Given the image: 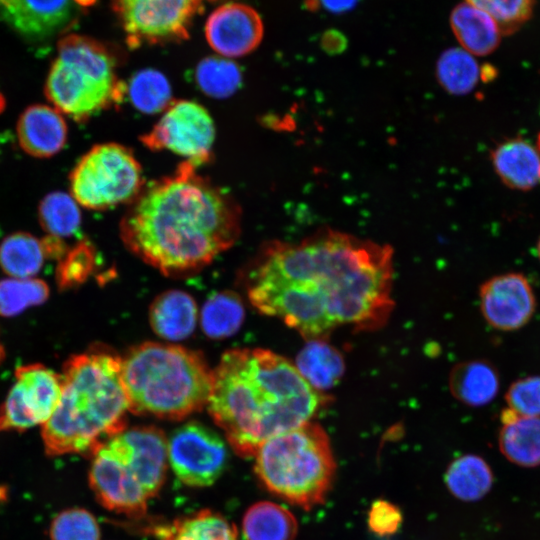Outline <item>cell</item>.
<instances>
[{
  "label": "cell",
  "mask_w": 540,
  "mask_h": 540,
  "mask_svg": "<svg viewBox=\"0 0 540 540\" xmlns=\"http://www.w3.org/2000/svg\"><path fill=\"white\" fill-rule=\"evenodd\" d=\"M121 364L120 356L103 348L68 359L59 403L42 426L48 454L93 452L125 428L129 403Z\"/></svg>",
  "instance_id": "277c9868"
},
{
  "label": "cell",
  "mask_w": 540,
  "mask_h": 540,
  "mask_svg": "<svg viewBox=\"0 0 540 540\" xmlns=\"http://www.w3.org/2000/svg\"><path fill=\"white\" fill-rule=\"evenodd\" d=\"M132 470L150 498L164 484L167 471V440L155 426L124 428L106 440Z\"/></svg>",
  "instance_id": "5bb4252c"
},
{
  "label": "cell",
  "mask_w": 540,
  "mask_h": 540,
  "mask_svg": "<svg viewBox=\"0 0 540 540\" xmlns=\"http://www.w3.org/2000/svg\"><path fill=\"white\" fill-rule=\"evenodd\" d=\"M127 86L117 75V58L99 41L70 34L58 41L45 93L53 107L77 121L120 103Z\"/></svg>",
  "instance_id": "52a82bcc"
},
{
  "label": "cell",
  "mask_w": 540,
  "mask_h": 540,
  "mask_svg": "<svg viewBox=\"0 0 540 540\" xmlns=\"http://www.w3.org/2000/svg\"><path fill=\"white\" fill-rule=\"evenodd\" d=\"M304 380L316 391L334 387L342 378V354L326 340H309L300 350L295 364Z\"/></svg>",
  "instance_id": "cb8c5ba5"
},
{
  "label": "cell",
  "mask_w": 540,
  "mask_h": 540,
  "mask_svg": "<svg viewBox=\"0 0 540 540\" xmlns=\"http://www.w3.org/2000/svg\"><path fill=\"white\" fill-rule=\"evenodd\" d=\"M51 540H99L100 530L94 516L85 509L61 512L52 522Z\"/></svg>",
  "instance_id": "d590c367"
},
{
  "label": "cell",
  "mask_w": 540,
  "mask_h": 540,
  "mask_svg": "<svg viewBox=\"0 0 540 540\" xmlns=\"http://www.w3.org/2000/svg\"><path fill=\"white\" fill-rule=\"evenodd\" d=\"M92 0H74V2L78 5H89Z\"/></svg>",
  "instance_id": "60d3db41"
},
{
  "label": "cell",
  "mask_w": 540,
  "mask_h": 540,
  "mask_svg": "<svg viewBox=\"0 0 540 540\" xmlns=\"http://www.w3.org/2000/svg\"><path fill=\"white\" fill-rule=\"evenodd\" d=\"M244 315V307L237 294L230 291L217 292L203 305L202 329L212 339H223L238 331Z\"/></svg>",
  "instance_id": "f1b7e54d"
},
{
  "label": "cell",
  "mask_w": 540,
  "mask_h": 540,
  "mask_svg": "<svg viewBox=\"0 0 540 540\" xmlns=\"http://www.w3.org/2000/svg\"><path fill=\"white\" fill-rule=\"evenodd\" d=\"M49 295L47 284L37 278L11 277L0 281V315L9 317L43 303Z\"/></svg>",
  "instance_id": "d6a6232c"
},
{
  "label": "cell",
  "mask_w": 540,
  "mask_h": 540,
  "mask_svg": "<svg viewBox=\"0 0 540 540\" xmlns=\"http://www.w3.org/2000/svg\"><path fill=\"white\" fill-rule=\"evenodd\" d=\"M47 254L44 241L28 233H15L0 244V266L11 277L31 278L39 272Z\"/></svg>",
  "instance_id": "4316f807"
},
{
  "label": "cell",
  "mask_w": 540,
  "mask_h": 540,
  "mask_svg": "<svg viewBox=\"0 0 540 540\" xmlns=\"http://www.w3.org/2000/svg\"><path fill=\"white\" fill-rule=\"evenodd\" d=\"M402 522L400 509L387 500L373 502L368 513V527L374 534L384 537L396 533Z\"/></svg>",
  "instance_id": "f35d334b"
},
{
  "label": "cell",
  "mask_w": 540,
  "mask_h": 540,
  "mask_svg": "<svg viewBox=\"0 0 540 540\" xmlns=\"http://www.w3.org/2000/svg\"><path fill=\"white\" fill-rule=\"evenodd\" d=\"M452 395L469 406L491 402L499 390V378L491 364L482 360L459 363L449 374Z\"/></svg>",
  "instance_id": "603a6c76"
},
{
  "label": "cell",
  "mask_w": 540,
  "mask_h": 540,
  "mask_svg": "<svg viewBox=\"0 0 540 540\" xmlns=\"http://www.w3.org/2000/svg\"><path fill=\"white\" fill-rule=\"evenodd\" d=\"M39 220L49 236H70L79 229L81 223L79 204L71 194L52 192L40 203Z\"/></svg>",
  "instance_id": "1f68e13d"
},
{
  "label": "cell",
  "mask_w": 540,
  "mask_h": 540,
  "mask_svg": "<svg viewBox=\"0 0 540 540\" xmlns=\"http://www.w3.org/2000/svg\"><path fill=\"white\" fill-rule=\"evenodd\" d=\"M245 278L253 306L307 341L341 326L378 330L394 307L391 246L329 228L264 244Z\"/></svg>",
  "instance_id": "6da1fadb"
},
{
  "label": "cell",
  "mask_w": 540,
  "mask_h": 540,
  "mask_svg": "<svg viewBox=\"0 0 540 540\" xmlns=\"http://www.w3.org/2000/svg\"><path fill=\"white\" fill-rule=\"evenodd\" d=\"M131 47L188 37L201 0H111Z\"/></svg>",
  "instance_id": "30bf717a"
},
{
  "label": "cell",
  "mask_w": 540,
  "mask_h": 540,
  "mask_svg": "<svg viewBox=\"0 0 540 540\" xmlns=\"http://www.w3.org/2000/svg\"><path fill=\"white\" fill-rule=\"evenodd\" d=\"M537 255L540 260V238L538 239V242H537Z\"/></svg>",
  "instance_id": "7bdbcfd3"
},
{
  "label": "cell",
  "mask_w": 540,
  "mask_h": 540,
  "mask_svg": "<svg viewBox=\"0 0 540 540\" xmlns=\"http://www.w3.org/2000/svg\"><path fill=\"white\" fill-rule=\"evenodd\" d=\"M92 454L89 483L96 499L108 510L143 516L149 497L128 465L106 441Z\"/></svg>",
  "instance_id": "4fadbf2b"
},
{
  "label": "cell",
  "mask_w": 540,
  "mask_h": 540,
  "mask_svg": "<svg viewBox=\"0 0 540 540\" xmlns=\"http://www.w3.org/2000/svg\"><path fill=\"white\" fill-rule=\"evenodd\" d=\"M480 309L484 319L495 329L512 331L523 327L536 309L534 291L520 273L490 278L480 288Z\"/></svg>",
  "instance_id": "9a60e30c"
},
{
  "label": "cell",
  "mask_w": 540,
  "mask_h": 540,
  "mask_svg": "<svg viewBox=\"0 0 540 540\" xmlns=\"http://www.w3.org/2000/svg\"><path fill=\"white\" fill-rule=\"evenodd\" d=\"M74 0H0V20L18 35L42 41L63 31L74 19Z\"/></svg>",
  "instance_id": "e0dca14e"
},
{
  "label": "cell",
  "mask_w": 540,
  "mask_h": 540,
  "mask_svg": "<svg viewBox=\"0 0 540 540\" xmlns=\"http://www.w3.org/2000/svg\"><path fill=\"white\" fill-rule=\"evenodd\" d=\"M127 93L134 107L147 114L163 112L172 103L170 84L155 69H143L132 76Z\"/></svg>",
  "instance_id": "4dcf8cb0"
},
{
  "label": "cell",
  "mask_w": 540,
  "mask_h": 540,
  "mask_svg": "<svg viewBox=\"0 0 540 540\" xmlns=\"http://www.w3.org/2000/svg\"><path fill=\"white\" fill-rule=\"evenodd\" d=\"M486 13L502 36L518 31L532 16L536 0H465Z\"/></svg>",
  "instance_id": "e575fe53"
},
{
  "label": "cell",
  "mask_w": 540,
  "mask_h": 540,
  "mask_svg": "<svg viewBox=\"0 0 540 540\" xmlns=\"http://www.w3.org/2000/svg\"><path fill=\"white\" fill-rule=\"evenodd\" d=\"M4 357V350H3V346L1 344V341H0V362L2 361Z\"/></svg>",
  "instance_id": "b9f144b4"
},
{
  "label": "cell",
  "mask_w": 540,
  "mask_h": 540,
  "mask_svg": "<svg viewBox=\"0 0 540 540\" xmlns=\"http://www.w3.org/2000/svg\"><path fill=\"white\" fill-rule=\"evenodd\" d=\"M142 168L133 152L118 143L92 147L73 168L71 195L91 210L129 204L144 187Z\"/></svg>",
  "instance_id": "ba28073f"
},
{
  "label": "cell",
  "mask_w": 540,
  "mask_h": 540,
  "mask_svg": "<svg viewBox=\"0 0 540 540\" xmlns=\"http://www.w3.org/2000/svg\"><path fill=\"white\" fill-rule=\"evenodd\" d=\"M215 126L207 109L191 100H177L163 111L141 142L153 151L167 150L196 165L212 155Z\"/></svg>",
  "instance_id": "9c48e42d"
},
{
  "label": "cell",
  "mask_w": 540,
  "mask_h": 540,
  "mask_svg": "<svg viewBox=\"0 0 540 540\" xmlns=\"http://www.w3.org/2000/svg\"><path fill=\"white\" fill-rule=\"evenodd\" d=\"M15 378L0 407V432L43 426L61 397L62 375L42 364L19 367Z\"/></svg>",
  "instance_id": "8fae6325"
},
{
  "label": "cell",
  "mask_w": 540,
  "mask_h": 540,
  "mask_svg": "<svg viewBox=\"0 0 540 540\" xmlns=\"http://www.w3.org/2000/svg\"><path fill=\"white\" fill-rule=\"evenodd\" d=\"M326 402L288 359L243 348L221 357L207 406L233 450L252 457L268 439L311 421Z\"/></svg>",
  "instance_id": "3957f363"
},
{
  "label": "cell",
  "mask_w": 540,
  "mask_h": 540,
  "mask_svg": "<svg viewBox=\"0 0 540 540\" xmlns=\"http://www.w3.org/2000/svg\"><path fill=\"white\" fill-rule=\"evenodd\" d=\"M168 460L177 478L191 487H207L223 474L228 463L224 440L199 422H187L167 441Z\"/></svg>",
  "instance_id": "7c38bea8"
},
{
  "label": "cell",
  "mask_w": 540,
  "mask_h": 540,
  "mask_svg": "<svg viewBox=\"0 0 540 540\" xmlns=\"http://www.w3.org/2000/svg\"><path fill=\"white\" fill-rule=\"evenodd\" d=\"M95 256L88 243H79L63 259L58 268V279L63 286L80 283L91 272Z\"/></svg>",
  "instance_id": "74e56055"
},
{
  "label": "cell",
  "mask_w": 540,
  "mask_h": 540,
  "mask_svg": "<svg viewBox=\"0 0 540 540\" xmlns=\"http://www.w3.org/2000/svg\"><path fill=\"white\" fill-rule=\"evenodd\" d=\"M501 422L502 454L522 467L540 465V417H521L507 408L501 413Z\"/></svg>",
  "instance_id": "44dd1931"
},
{
  "label": "cell",
  "mask_w": 540,
  "mask_h": 540,
  "mask_svg": "<svg viewBox=\"0 0 540 540\" xmlns=\"http://www.w3.org/2000/svg\"><path fill=\"white\" fill-rule=\"evenodd\" d=\"M505 400L509 409L521 417H540V376H530L512 383Z\"/></svg>",
  "instance_id": "8d00e7d4"
},
{
  "label": "cell",
  "mask_w": 540,
  "mask_h": 540,
  "mask_svg": "<svg viewBox=\"0 0 540 540\" xmlns=\"http://www.w3.org/2000/svg\"><path fill=\"white\" fill-rule=\"evenodd\" d=\"M17 137L22 149L34 157L58 153L67 139V125L62 113L53 106L28 107L17 122Z\"/></svg>",
  "instance_id": "d6986e66"
},
{
  "label": "cell",
  "mask_w": 540,
  "mask_h": 540,
  "mask_svg": "<svg viewBox=\"0 0 540 540\" xmlns=\"http://www.w3.org/2000/svg\"><path fill=\"white\" fill-rule=\"evenodd\" d=\"M356 0H321V3L329 10L341 12L348 10L355 4Z\"/></svg>",
  "instance_id": "ab89813d"
},
{
  "label": "cell",
  "mask_w": 540,
  "mask_h": 540,
  "mask_svg": "<svg viewBox=\"0 0 540 540\" xmlns=\"http://www.w3.org/2000/svg\"><path fill=\"white\" fill-rule=\"evenodd\" d=\"M241 209L189 161L144 185L120 221V237L139 259L167 276L199 271L240 236Z\"/></svg>",
  "instance_id": "7a4b0ae2"
},
{
  "label": "cell",
  "mask_w": 540,
  "mask_h": 540,
  "mask_svg": "<svg viewBox=\"0 0 540 540\" xmlns=\"http://www.w3.org/2000/svg\"><path fill=\"white\" fill-rule=\"evenodd\" d=\"M153 331L166 340H183L194 331L197 306L191 295L170 290L154 299L149 312Z\"/></svg>",
  "instance_id": "ffe728a7"
},
{
  "label": "cell",
  "mask_w": 540,
  "mask_h": 540,
  "mask_svg": "<svg viewBox=\"0 0 540 540\" xmlns=\"http://www.w3.org/2000/svg\"><path fill=\"white\" fill-rule=\"evenodd\" d=\"M242 75L238 65L218 57L203 59L196 69V81L209 96L225 98L240 86Z\"/></svg>",
  "instance_id": "836d02e7"
},
{
  "label": "cell",
  "mask_w": 540,
  "mask_h": 540,
  "mask_svg": "<svg viewBox=\"0 0 540 540\" xmlns=\"http://www.w3.org/2000/svg\"><path fill=\"white\" fill-rule=\"evenodd\" d=\"M297 527V521L289 510L268 501L249 507L242 521L246 540H294Z\"/></svg>",
  "instance_id": "d4e9b609"
},
{
  "label": "cell",
  "mask_w": 540,
  "mask_h": 540,
  "mask_svg": "<svg viewBox=\"0 0 540 540\" xmlns=\"http://www.w3.org/2000/svg\"><path fill=\"white\" fill-rule=\"evenodd\" d=\"M436 74L447 92L464 95L476 87L481 70L472 54L461 48H451L440 56Z\"/></svg>",
  "instance_id": "f546056e"
},
{
  "label": "cell",
  "mask_w": 540,
  "mask_h": 540,
  "mask_svg": "<svg viewBox=\"0 0 540 540\" xmlns=\"http://www.w3.org/2000/svg\"><path fill=\"white\" fill-rule=\"evenodd\" d=\"M263 23L251 7L228 3L214 10L207 19L205 35L213 50L226 57L246 55L260 44Z\"/></svg>",
  "instance_id": "2e32d148"
},
{
  "label": "cell",
  "mask_w": 540,
  "mask_h": 540,
  "mask_svg": "<svg viewBox=\"0 0 540 540\" xmlns=\"http://www.w3.org/2000/svg\"><path fill=\"white\" fill-rule=\"evenodd\" d=\"M491 162L507 187L535 188L540 184V133L535 140L517 136L502 141L491 151Z\"/></svg>",
  "instance_id": "ac0fdd59"
},
{
  "label": "cell",
  "mask_w": 540,
  "mask_h": 540,
  "mask_svg": "<svg viewBox=\"0 0 540 540\" xmlns=\"http://www.w3.org/2000/svg\"><path fill=\"white\" fill-rule=\"evenodd\" d=\"M450 24L463 49L472 55H488L500 43L502 34L497 24L486 13L467 2L455 7Z\"/></svg>",
  "instance_id": "7402d4cb"
},
{
  "label": "cell",
  "mask_w": 540,
  "mask_h": 540,
  "mask_svg": "<svg viewBox=\"0 0 540 540\" xmlns=\"http://www.w3.org/2000/svg\"><path fill=\"white\" fill-rule=\"evenodd\" d=\"M254 470L268 491L308 510L325 501L336 464L327 433L309 421L265 441Z\"/></svg>",
  "instance_id": "8992f818"
},
{
  "label": "cell",
  "mask_w": 540,
  "mask_h": 540,
  "mask_svg": "<svg viewBox=\"0 0 540 540\" xmlns=\"http://www.w3.org/2000/svg\"><path fill=\"white\" fill-rule=\"evenodd\" d=\"M158 534L161 540H237L235 526L210 510L176 520Z\"/></svg>",
  "instance_id": "83f0119b"
},
{
  "label": "cell",
  "mask_w": 540,
  "mask_h": 540,
  "mask_svg": "<svg viewBox=\"0 0 540 540\" xmlns=\"http://www.w3.org/2000/svg\"><path fill=\"white\" fill-rule=\"evenodd\" d=\"M445 482L449 491L463 501L484 497L493 484V474L484 459L467 454L455 459L448 467Z\"/></svg>",
  "instance_id": "484cf974"
},
{
  "label": "cell",
  "mask_w": 540,
  "mask_h": 540,
  "mask_svg": "<svg viewBox=\"0 0 540 540\" xmlns=\"http://www.w3.org/2000/svg\"><path fill=\"white\" fill-rule=\"evenodd\" d=\"M121 376L129 411L181 420L207 405L213 371L197 351L145 342L122 358Z\"/></svg>",
  "instance_id": "5b68a950"
}]
</instances>
